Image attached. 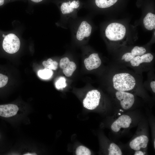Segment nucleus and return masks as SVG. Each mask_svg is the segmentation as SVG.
I'll return each mask as SVG.
<instances>
[{"mask_svg": "<svg viewBox=\"0 0 155 155\" xmlns=\"http://www.w3.org/2000/svg\"><path fill=\"white\" fill-rule=\"evenodd\" d=\"M112 81L113 88L117 91H130L133 89L137 85L134 77L127 72L115 73L112 77Z\"/></svg>", "mask_w": 155, "mask_h": 155, "instance_id": "f257e3e1", "label": "nucleus"}, {"mask_svg": "<svg viewBox=\"0 0 155 155\" xmlns=\"http://www.w3.org/2000/svg\"><path fill=\"white\" fill-rule=\"evenodd\" d=\"M126 32L125 26L118 23H112L106 27L105 34L110 40L117 41L122 40L124 37Z\"/></svg>", "mask_w": 155, "mask_h": 155, "instance_id": "f03ea898", "label": "nucleus"}, {"mask_svg": "<svg viewBox=\"0 0 155 155\" xmlns=\"http://www.w3.org/2000/svg\"><path fill=\"white\" fill-rule=\"evenodd\" d=\"M2 42V47L6 53L10 54L16 53L19 50L20 41L18 37L13 34H9L4 36Z\"/></svg>", "mask_w": 155, "mask_h": 155, "instance_id": "7ed1b4c3", "label": "nucleus"}, {"mask_svg": "<svg viewBox=\"0 0 155 155\" xmlns=\"http://www.w3.org/2000/svg\"><path fill=\"white\" fill-rule=\"evenodd\" d=\"M101 94L97 90L89 91L83 100L84 107L90 110H93L99 105L101 98Z\"/></svg>", "mask_w": 155, "mask_h": 155, "instance_id": "20e7f679", "label": "nucleus"}, {"mask_svg": "<svg viewBox=\"0 0 155 155\" xmlns=\"http://www.w3.org/2000/svg\"><path fill=\"white\" fill-rule=\"evenodd\" d=\"M117 98L120 101L121 107L127 110L133 106L135 101L134 95L127 92L117 91L115 93Z\"/></svg>", "mask_w": 155, "mask_h": 155, "instance_id": "39448f33", "label": "nucleus"}, {"mask_svg": "<svg viewBox=\"0 0 155 155\" xmlns=\"http://www.w3.org/2000/svg\"><path fill=\"white\" fill-rule=\"evenodd\" d=\"M131 121V119L129 116L122 115L113 123L111 126V129L115 132H118L121 128H128Z\"/></svg>", "mask_w": 155, "mask_h": 155, "instance_id": "423d86ee", "label": "nucleus"}, {"mask_svg": "<svg viewBox=\"0 0 155 155\" xmlns=\"http://www.w3.org/2000/svg\"><path fill=\"white\" fill-rule=\"evenodd\" d=\"M59 66L63 69V73L67 77L71 76L77 68L75 63L73 61H70L67 57H64L61 59Z\"/></svg>", "mask_w": 155, "mask_h": 155, "instance_id": "0eeeda50", "label": "nucleus"}, {"mask_svg": "<svg viewBox=\"0 0 155 155\" xmlns=\"http://www.w3.org/2000/svg\"><path fill=\"white\" fill-rule=\"evenodd\" d=\"M84 62L86 68L90 71L99 67L101 65V61L98 53H93L85 59Z\"/></svg>", "mask_w": 155, "mask_h": 155, "instance_id": "6e6552de", "label": "nucleus"}, {"mask_svg": "<svg viewBox=\"0 0 155 155\" xmlns=\"http://www.w3.org/2000/svg\"><path fill=\"white\" fill-rule=\"evenodd\" d=\"M92 29L91 26L87 22L82 21L76 33L77 39L81 41L85 37H89L91 34Z\"/></svg>", "mask_w": 155, "mask_h": 155, "instance_id": "1a4fd4ad", "label": "nucleus"}, {"mask_svg": "<svg viewBox=\"0 0 155 155\" xmlns=\"http://www.w3.org/2000/svg\"><path fill=\"white\" fill-rule=\"evenodd\" d=\"M19 110L18 107L12 104L0 105V116L9 117L15 115Z\"/></svg>", "mask_w": 155, "mask_h": 155, "instance_id": "9d476101", "label": "nucleus"}, {"mask_svg": "<svg viewBox=\"0 0 155 155\" xmlns=\"http://www.w3.org/2000/svg\"><path fill=\"white\" fill-rule=\"evenodd\" d=\"M149 141L148 137L143 135L137 137L132 140L129 143V146L135 151L139 150L141 148H146Z\"/></svg>", "mask_w": 155, "mask_h": 155, "instance_id": "9b49d317", "label": "nucleus"}, {"mask_svg": "<svg viewBox=\"0 0 155 155\" xmlns=\"http://www.w3.org/2000/svg\"><path fill=\"white\" fill-rule=\"evenodd\" d=\"M146 52V50L144 47L136 46L133 48L130 52L126 53L124 54L121 59L125 62H129L135 57L143 55Z\"/></svg>", "mask_w": 155, "mask_h": 155, "instance_id": "f8f14e48", "label": "nucleus"}, {"mask_svg": "<svg viewBox=\"0 0 155 155\" xmlns=\"http://www.w3.org/2000/svg\"><path fill=\"white\" fill-rule=\"evenodd\" d=\"M153 59V55L151 53H148L135 57L129 62L132 66L133 67H138L142 63L151 62Z\"/></svg>", "mask_w": 155, "mask_h": 155, "instance_id": "ddd939ff", "label": "nucleus"}, {"mask_svg": "<svg viewBox=\"0 0 155 155\" xmlns=\"http://www.w3.org/2000/svg\"><path fill=\"white\" fill-rule=\"evenodd\" d=\"M80 5V3L78 0L64 2L61 5V11L63 14H69L78 8Z\"/></svg>", "mask_w": 155, "mask_h": 155, "instance_id": "4468645a", "label": "nucleus"}, {"mask_svg": "<svg viewBox=\"0 0 155 155\" xmlns=\"http://www.w3.org/2000/svg\"><path fill=\"white\" fill-rule=\"evenodd\" d=\"M143 24L146 28L151 30L155 28V15L148 13L144 18Z\"/></svg>", "mask_w": 155, "mask_h": 155, "instance_id": "2eb2a0df", "label": "nucleus"}, {"mask_svg": "<svg viewBox=\"0 0 155 155\" xmlns=\"http://www.w3.org/2000/svg\"><path fill=\"white\" fill-rule=\"evenodd\" d=\"M118 0H95L96 5L99 7L106 8L114 4Z\"/></svg>", "mask_w": 155, "mask_h": 155, "instance_id": "dca6fc26", "label": "nucleus"}, {"mask_svg": "<svg viewBox=\"0 0 155 155\" xmlns=\"http://www.w3.org/2000/svg\"><path fill=\"white\" fill-rule=\"evenodd\" d=\"M42 64L44 67V69L56 70L58 67V63L55 61H53L51 58L48 59L46 61H44Z\"/></svg>", "mask_w": 155, "mask_h": 155, "instance_id": "f3484780", "label": "nucleus"}, {"mask_svg": "<svg viewBox=\"0 0 155 155\" xmlns=\"http://www.w3.org/2000/svg\"><path fill=\"white\" fill-rule=\"evenodd\" d=\"M109 155H121L122 152L119 147L114 143H111L108 149Z\"/></svg>", "mask_w": 155, "mask_h": 155, "instance_id": "a211bd4d", "label": "nucleus"}, {"mask_svg": "<svg viewBox=\"0 0 155 155\" xmlns=\"http://www.w3.org/2000/svg\"><path fill=\"white\" fill-rule=\"evenodd\" d=\"M38 74L40 78L43 79H47L52 76L53 71L52 70L50 69H44L39 70L38 72Z\"/></svg>", "mask_w": 155, "mask_h": 155, "instance_id": "6ab92c4d", "label": "nucleus"}, {"mask_svg": "<svg viewBox=\"0 0 155 155\" xmlns=\"http://www.w3.org/2000/svg\"><path fill=\"white\" fill-rule=\"evenodd\" d=\"M75 153L77 155H90L91 154L90 149L83 146H80L77 147Z\"/></svg>", "mask_w": 155, "mask_h": 155, "instance_id": "aec40b11", "label": "nucleus"}, {"mask_svg": "<svg viewBox=\"0 0 155 155\" xmlns=\"http://www.w3.org/2000/svg\"><path fill=\"white\" fill-rule=\"evenodd\" d=\"M55 85L58 89L65 88L67 85L65 79L63 77H59L56 81Z\"/></svg>", "mask_w": 155, "mask_h": 155, "instance_id": "412c9836", "label": "nucleus"}, {"mask_svg": "<svg viewBox=\"0 0 155 155\" xmlns=\"http://www.w3.org/2000/svg\"><path fill=\"white\" fill-rule=\"evenodd\" d=\"M8 77L7 75L0 72V88L6 86L8 82Z\"/></svg>", "mask_w": 155, "mask_h": 155, "instance_id": "4be33fe9", "label": "nucleus"}, {"mask_svg": "<svg viewBox=\"0 0 155 155\" xmlns=\"http://www.w3.org/2000/svg\"><path fill=\"white\" fill-rule=\"evenodd\" d=\"M150 87L152 89L153 92L154 93L155 92V81L153 80L150 83Z\"/></svg>", "mask_w": 155, "mask_h": 155, "instance_id": "5701e85b", "label": "nucleus"}, {"mask_svg": "<svg viewBox=\"0 0 155 155\" xmlns=\"http://www.w3.org/2000/svg\"><path fill=\"white\" fill-rule=\"evenodd\" d=\"M134 155H144V154L142 151L137 150L135 152Z\"/></svg>", "mask_w": 155, "mask_h": 155, "instance_id": "b1692460", "label": "nucleus"}, {"mask_svg": "<svg viewBox=\"0 0 155 155\" xmlns=\"http://www.w3.org/2000/svg\"><path fill=\"white\" fill-rule=\"evenodd\" d=\"M10 0H0V6L3 5L7 1Z\"/></svg>", "mask_w": 155, "mask_h": 155, "instance_id": "393cba45", "label": "nucleus"}, {"mask_svg": "<svg viewBox=\"0 0 155 155\" xmlns=\"http://www.w3.org/2000/svg\"><path fill=\"white\" fill-rule=\"evenodd\" d=\"M30 1L33 3H38L42 1L43 0H30Z\"/></svg>", "mask_w": 155, "mask_h": 155, "instance_id": "a878e982", "label": "nucleus"}, {"mask_svg": "<svg viewBox=\"0 0 155 155\" xmlns=\"http://www.w3.org/2000/svg\"><path fill=\"white\" fill-rule=\"evenodd\" d=\"M154 148H155V140H154Z\"/></svg>", "mask_w": 155, "mask_h": 155, "instance_id": "bb28decb", "label": "nucleus"}, {"mask_svg": "<svg viewBox=\"0 0 155 155\" xmlns=\"http://www.w3.org/2000/svg\"><path fill=\"white\" fill-rule=\"evenodd\" d=\"M119 115H121V114L119 113Z\"/></svg>", "mask_w": 155, "mask_h": 155, "instance_id": "cd10ccee", "label": "nucleus"}]
</instances>
